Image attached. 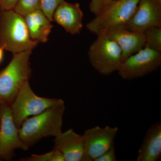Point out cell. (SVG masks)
I'll return each mask as SVG.
<instances>
[{"instance_id":"6da1fadb","label":"cell","mask_w":161,"mask_h":161,"mask_svg":"<svg viewBox=\"0 0 161 161\" xmlns=\"http://www.w3.org/2000/svg\"><path fill=\"white\" fill-rule=\"evenodd\" d=\"M65 110L64 104L27 118L19 128L22 140L30 147L42 138L59 135L62 132Z\"/></svg>"},{"instance_id":"7a4b0ae2","label":"cell","mask_w":161,"mask_h":161,"mask_svg":"<svg viewBox=\"0 0 161 161\" xmlns=\"http://www.w3.org/2000/svg\"><path fill=\"white\" fill-rule=\"evenodd\" d=\"M39 42L30 36L24 17L13 9L0 12V47L18 53L32 50Z\"/></svg>"},{"instance_id":"3957f363","label":"cell","mask_w":161,"mask_h":161,"mask_svg":"<svg viewBox=\"0 0 161 161\" xmlns=\"http://www.w3.org/2000/svg\"><path fill=\"white\" fill-rule=\"evenodd\" d=\"M32 50L14 54L13 58L0 71V101L10 105L20 88L29 81L31 70L30 58Z\"/></svg>"},{"instance_id":"277c9868","label":"cell","mask_w":161,"mask_h":161,"mask_svg":"<svg viewBox=\"0 0 161 161\" xmlns=\"http://www.w3.org/2000/svg\"><path fill=\"white\" fill-rule=\"evenodd\" d=\"M139 1L113 0L86 24L87 29L97 36L124 27L134 13Z\"/></svg>"},{"instance_id":"5b68a950","label":"cell","mask_w":161,"mask_h":161,"mask_svg":"<svg viewBox=\"0 0 161 161\" xmlns=\"http://www.w3.org/2000/svg\"><path fill=\"white\" fill-rule=\"evenodd\" d=\"M64 104L60 98L38 96L32 90L29 81H27L20 88L10 107L15 123L19 128L27 118Z\"/></svg>"},{"instance_id":"8992f818","label":"cell","mask_w":161,"mask_h":161,"mask_svg":"<svg viewBox=\"0 0 161 161\" xmlns=\"http://www.w3.org/2000/svg\"><path fill=\"white\" fill-rule=\"evenodd\" d=\"M97 36L89 49V59L95 70L100 75L108 76L118 70L122 62L121 50L106 34Z\"/></svg>"},{"instance_id":"52a82bcc","label":"cell","mask_w":161,"mask_h":161,"mask_svg":"<svg viewBox=\"0 0 161 161\" xmlns=\"http://www.w3.org/2000/svg\"><path fill=\"white\" fill-rule=\"evenodd\" d=\"M161 65V52L145 46L122 62L117 72L122 79L133 80L155 71Z\"/></svg>"},{"instance_id":"ba28073f","label":"cell","mask_w":161,"mask_h":161,"mask_svg":"<svg viewBox=\"0 0 161 161\" xmlns=\"http://www.w3.org/2000/svg\"><path fill=\"white\" fill-rule=\"evenodd\" d=\"M28 147L20 136L19 128L14 120L10 105L1 104L0 108V158L9 159L14 150H26Z\"/></svg>"},{"instance_id":"9c48e42d","label":"cell","mask_w":161,"mask_h":161,"mask_svg":"<svg viewBox=\"0 0 161 161\" xmlns=\"http://www.w3.org/2000/svg\"><path fill=\"white\" fill-rule=\"evenodd\" d=\"M119 129L117 127L96 126L88 129L82 136L84 144V161H94L114 146Z\"/></svg>"},{"instance_id":"30bf717a","label":"cell","mask_w":161,"mask_h":161,"mask_svg":"<svg viewBox=\"0 0 161 161\" xmlns=\"http://www.w3.org/2000/svg\"><path fill=\"white\" fill-rule=\"evenodd\" d=\"M152 26H161V7L155 0H140L124 27L131 31L143 33Z\"/></svg>"},{"instance_id":"8fae6325","label":"cell","mask_w":161,"mask_h":161,"mask_svg":"<svg viewBox=\"0 0 161 161\" xmlns=\"http://www.w3.org/2000/svg\"><path fill=\"white\" fill-rule=\"evenodd\" d=\"M55 137L54 149L62 153L65 161H84V144L82 135L70 129Z\"/></svg>"},{"instance_id":"7c38bea8","label":"cell","mask_w":161,"mask_h":161,"mask_svg":"<svg viewBox=\"0 0 161 161\" xmlns=\"http://www.w3.org/2000/svg\"><path fill=\"white\" fill-rule=\"evenodd\" d=\"M83 14L78 3L64 1L58 6L53 15V21L72 35L79 34L83 27Z\"/></svg>"},{"instance_id":"4fadbf2b","label":"cell","mask_w":161,"mask_h":161,"mask_svg":"<svg viewBox=\"0 0 161 161\" xmlns=\"http://www.w3.org/2000/svg\"><path fill=\"white\" fill-rule=\"evenodd\" d=\"M120 47L122 62L137 53L145 46L143 33L131 31L124 27H118L106 33Z\"/></svg>"},{"instance_id":"5bb4252c","label":"cell","mask_w":161,"mask_h":161,"mask_svg":"<svg viewBox=\"0 0 161 161\" xmlns=\"http://www.w3.org/2000/svg\"><path fill=\"white\" fill-rule=\"evenodd\" d=\"M161 158V122L153 125L147 130L138 151L137 161H158Z\"/></svg>"},{"instance_id":"9a60e30c","label":"cell","mask_w":161,"mask_h":161,"mask_svg":"<svg viewBox=\"0 0 161 161\" xmlns=\"http://www.w3.org/2000/svg\"><path fill=\"white\" fill-rule=\"evenodd\" d=\"M30 36L32 40L45 43L48 40L53 25L40 9L24 16Z\"/></svg>"},{"instance_id":"2e32d148","label":"cell","mask_w":161,"mask_h":161,"mask_svg":"<svg viewBox=\"0 0 161 161\" xmlns=\"http://www.w3.org/2000/svg\"><path fill=\"white\" fill-rule=\"evenodd\" d=\"M145 46L161 52V26H152L143 32Z\"/></svg>"},{"instance_id":"e0dca14e","label":"cell","mask_w":161,"mask_h":161,"mask_svg":"<svg viewBox=\"0 0 161 161\" xmlns=\"http://www.w3.org/2000/svg\"><path fill=\"white\" fill-rule=\"evenodd\" d=\"M39 9H40V0H19L13 10L24 17Z\"/></svg>"},{"instance_id":"ac0fdd59","label":"cell","mask_w":161,"mask_h":161,"mask_svg":"<svg viewBox=\"0 0 161 161\" xmlns=\"http://www.w3.org/2000/svg\"><path fill=\"white\" fill-rule=\"evenodd\" d=\"M22 161H65L63 154L56 149L41 154H32Z\"/></svg>"},{"instance_id":"d6986e66","label":"cell","mask_w":161,"mask_h":161,"mask_svg":"<svg viewBox=\"0 0 161 161\" xmlns=\"http://www.w3.org/2000/svg\"><path fill=\"white\" fill-rule=\"evenodd\" d=\"M64 0H40V9L51 21H53V15L58 6Z\"/></svg>"},{"instance_id":"ffe728a7","label":"cell","mask_w":161,"mask_h":161,"mask_svg":"<svg viewBox=\"0 0 161 161\" xmlns=\"http://www.w3.org/2000/svg\"><path fill=\"white\" fill-rule=\"evenodd\" d=\"M112 1L113 0H90V11L95 15Z\"/></svg>"},{"instance_id":"44dd1931","label":"cell","mask_w":161,"mask_h":161,"mask_svg":"<svg viewBox=\"0 0 161 161\" xmlns=\"http://www.w3.org/2000/svg\"><path fill=\"white\" fill-rule=\"evenodd\" d=\"M114 146L111 147L102 155L95 159L94 161H117Z\"/></svg>"},{"instance_id":"7402d4cb","label":"cell","mask_w":161,"mask_h":161,"mask_svg":"<svg viewBox=\"0 0 161 161\" xmlns=\"http://www.w3.org/2000/svg\"><path fill=\"white\" fill-rule=\"evenodd\" d=\"M19 0H1L0 8L1 10L13 9Z\"/></svg>"},{"instance_id":"603a6c76","label":"cell","mask_w":161,"mask_h":161,"mask_svg":"<svg viewBox=\"0 0 161 161\" xmlns=\"http://www.w3.org/2000/svg\"><path fill=\"white\" fill-rule=\"evenodd\" d=\"M4 49L0 47V63L2 62V60H3V56H4Z\"/></svg>"},{"instance_id":"cb8c5ba5","label":"cell","mask_w":161,"mask_h":161,"mask_svg":"<svg viewBox=\"0 0 161 161\" xmlns=\"http://www.w3.org/2000/svg\"><path fill=\"white\" fill-rule=\"evenodd\" d=\"M2 103L1 102V101H0V108H1V104H2Z\"/></svg>"},{"instance_id":"d4e9b609","label":"cell","mask_w":161,"mask_h":161,"mask_svg":"<svg viewBox=\"0 0 161 161\" xmlns=\"http://www.w3.org/2000/svg\"><path fill=\"white\" fill-rule=\"evenodd\" d=\"M1 12V8H0V12Z\"/></svg>"},{"instance_id":"484cf974","label":"cell","mask_w":161,"mask_h":161,"mask_svg":"<svg viewBox=\"0 0 161 161\" xmlns=\"http://www.w3.org/2000/svg\"><path fill=\"white\" fill-rule=\"evenodd\" d=\"M0 161H1V158H0Z\"/></svg>"},{"instance_id":"4316f807","label":"cell","mask_w":161,"mask_h":161,"mask_svg":"<svg viewBox=\"0 0 161 161\" xmlns=\"http://www.w3.org/2000/svg\"><path fill=\"white\" fill-rule=\"evenodd\" d=\"M0 2H1V0H0Z\"/></svg>"}]
</instances>
